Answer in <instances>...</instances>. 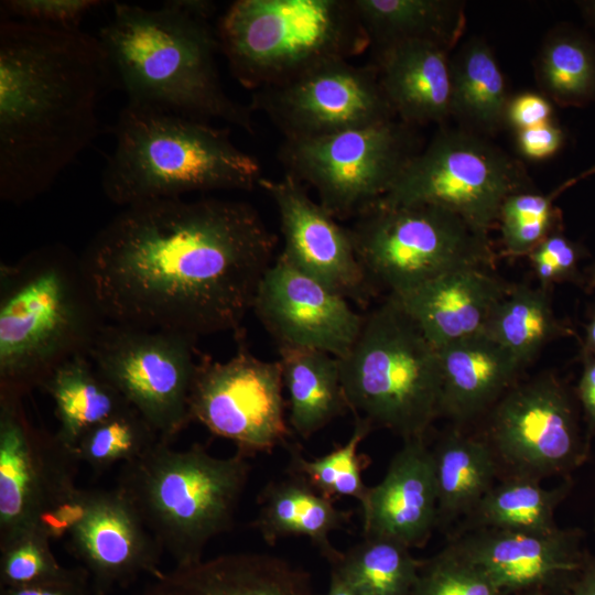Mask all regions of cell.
Returning <instances> with one entry per match:
<instances>
[{
  "label": "cell",
  "instance_id": "4316f807",
  "mask_svg": "<svg viewBox=\"0 0 595 595\" xmlns=\"http://www.w3.org/2000/svg\"><path fill=\"white\" fill-rule=\"evenodd\" d=\"M451 119L458 128L490 138L506 127L510 95L494 51L470 37L451 55Z\"/></svg>",
  "mask_w": 595,
  "mask_h": 595
},
{
  "label": "cell",
  "instance_id": "4fadbf2b",
  "mask_svg": "<svg viewBox=\"0 0 595 595\" xmlns=\"http://www.w3.org/2000/svg\"><path fill=\"white\" fill-rule=\"evenodd\" d=\"M196 342L185 334L107 322L88 357L160 440L172 443L192 422Z\"/></svg>",
  "mask_w": 595,
  "mask_h": 595
},
{
  "label": "cell",
  "instance_id": "836d02e7",
  "mask_svg": "<svg viewBox=\"0 0 595 595\" xmlns=\"http://www.w3.org/2000/svg\"><path fill=\"white\" fill-rule=\"evenodd\" d=\"M573 487L572 478L565 477L551 488L540 482L507 477L483 497L465 519V530L500 529L510 531L545 533L559 528L555 511Z\"/></svg>",
  "mask_w": 595,
  "mask_h": 595
},
{
  "label": "cell",
  "instance_id": "74e56055",
  "mask_svg": "<svg viewBox=\"0 0 595 595\" xmlns=\"http://www.w3.org/2000/svg\"><path fill=\"white\" fill-rule=\"evenodd\" d=\"M160 436L133 409L97 424L78 441L74 453L96 474L129 463L149 451Z\"/></svg>",
  "mask_w": 595,
  "mask_h": 595
},
{
  "label": "cell",
  "instance_id": "db71d44e",
  "mask_svg": "<svg viewBox=\"0 0 595 595\" xmlns=\"http://www.w3.org/2000/svg\"><path fill=\"white\" fill-rule=\"evenodd\" d=\"M594 524H595V517H594Z\"/></svg>",
  "mask_w": 595,
  "mask_h": 595
},
{
  "label": "cell",
  "instance_id": "ac0fdd59",
  "mask_svg": "<svg viewBox=\"0 0 595 595\" xmlns=\"http://www.w3.org/2000/svg\"><path fill=\"white\" fill-rule=\"evenodd\" d=\"M279 347H303L343 357L365 316L347 299L291 266L281 255L264 273L252 306Z\"/></svg>",
  "mask_w": 595,
  "mask_h": 595
},
{
  "label": "cell",
  "instance_id": "7a4b0ae2",
  "mask_svg": "<svg viewBox=\"0 0 595 595\" xmlns=\"http://www.w3.org/2000/svg\"><path fill=\"white\" fill-rule=\"evenodd\" d=\"M111 74L97 36L79 28L0 21V198L47 192L99 131Z\"/></svg>",
  "mask_w": 595,
  "mask_h": 595
},
{
  "label": "cell",
  "instance_id": "52a82bcc",
  "mask_svg": "<svg viewBox=\"0 0 595 595\" xmlns=\"http://www.w3.org/2000/svg\"><path fill=\"white\" fill-rule=\"evenodd\" d=\"M215 29L232 76L255 91L370 47L353 0H237Z\"/></svg>",
  "mask_w": 595,
  "mask_h": 595
},
{
  "label": "cell",
  "instance_id": "f6af8a7d",
  "mask_svg": "<svg viewBox=\"0 0 595 595\" xmlns=\"http://www.w3.org/2000/svg\"><path fill=\"white\" fill-rule=\"evenodd\" d=\"M553 110V104L541 93H520L509 99L506 127L517 132L552 121Z\"/></svg>",
  "mask_w": 595,
  "mask_h": 595
},
{
  "label": "cell",
  "instance_id": "ffe728a7",
  "mask_svg": "<svg viewBox=\"0 0 595 595\" xmlns=\"http://www.w3.org/2000/svg\"><path fill=\"white\" fill-rule=\"evenodd\" d=\"M577 528L532 533L500 529L465 530L450 544L478 566L502 592L564 587L581 572L588 555Z\"/></svg>",
  "mask_w": 595,
  "mask_h": 595
},
{
  "label": "cell",
  "instance_id": "603a6c76",
  "mask_svg": "<svg viewBox=\"0 0 595 595\" xmlns=\"http://www.w3.org/2000/svg\"><path fill=\"white\" fill-rule=\"evenodd\" d=\"M512 284L489 269L444 273L412 291L393 296L437 348L483 334L488 320Z\"/></svg>",
  "mask_w": 595,
  "mask_h": 595
},
{
  "label": "cell",
  "instance_id": "484cf974",
  "mask_svg": "<svg viewBox=\"0 0 595 595\" xmlns=\"http://www.w3.org/2000/svg\"><path fill=\"white\" fill-rule=\"evenodd\" d=\"M257 504L252 527L268 544L288 537H305L329 564L340 555L329 537L348 523L350 513L335 507L333 499L303 476L288 470L284 477L269 482Z\"/></svg>",
  "mask_w": 595,
  "mask_h": 595
},
{
  "label": "cell",
  "instance_id": "d590c367",
  "mask_svg": "<svg viewBox=\"0 0 595 595\" xmlns=\"http://www.w3.org/2000/svg\"><path fill=\"white\" fill-rule=\"evenodd\" d=\"M595 175V165L565 180L548 194L536 191L518 192L502 203L498 227L505 255L528 257L550 234L564 228L563 216L554 202L576 183Z\"/></svg>",
  "mask_w": 595,
  "mask_h": 595
},
{
  "label": "cell",
  "instance_id": "8d00e7d4",
  "mask_svg": "<svg viewBox=\"0 0 595 595\" xmlns=\"http://www.w3.org/2000/svg\"><path fill=\"white\" fill-rule=\"evenodd\" d=\"M374 426L363 418H355V426L347 442L326 455L307 459L296 444L288 443V470L303 476L317 491L333 499L351 497L361 505L368 488L361 477L366 456L358 448Z\"/></svg>",
  "mask_w": 595,
  "mask_h": 595
},
{
  "label": "cell",
  "instance_id": "5bb4252c",
  "mask_svg": "<svg viewBox=\"0 0 595 595\" xmlns=\"http://www.w3.org/2000/svg\"><path fill=\"white\" fill-rule=\"evenodd\" d=\"M226 361L198 354L190 392L191 421L231 441L248 457L285 446L290 425L285 416L283 378L279 360L252 355L242 338Z\"/></svg>",
  "mask_w": 595,
  "mask_h": 595
},
{
  "label": "cell",
  "instance_id": "f5cc1de1",
  "mask_svg": "<svg viewBox=\"0 0 595 595\" xmlns=\"http://www.w3.org/2000/svg\"><path fill=\"white\" fill-rule=\"evenodd\" d=\"M530 595H544V594L541 593V592H536V593H532V594H530Z\"/></svg>",
  "mask_w": 595,
  "mask_h": 595
},
{
  "label": "cell",
  "instance_id": "8992f818",
  "mask_svg": "<svg viewBox=\"0 0 595 595\" xmlns=\"http://www.w3.org/2000/svg\"><path fill=\"white\" fill-rule=\"evenodd\" d=\"M248 458L238 451L217 457L199 443L175 450L160 440L120 466L116 487L162 551L185 565L232 528L251 472Z\"/></svg>",
  "mask_w": 595,
  "mask_h": 595
},
{
  "label": "cell",
  "instance_id": "30bf717a",
  "mask_svg": "<svg viewBox=\"0 0 595 595\" xmlns=\"http://www.w3.org/2000/svg\"><path fill=\"white\" fill-rule=\"evenodd\" d=\"M524 191L533 183L520 160L488 138L442 126L378 203L435 205L489 235L504 201Z\"/></svg>",
  "mask_w": 595,
  "mask_h": 595
},
{
  "label": "cell",
  "instance_id": "9a60e30c",
  "mask_svg": "<svg viewBox=\"0 0 595 595\" xmlns=\"http://www.w3.org/2000/svg\"><path fill=\"white\" fill-rule=\"evenodd\" d=\"M79 463L30 420L22 397L0 393V543L43 527L72 500Z\"/></svg>",
  "mask_w": 595,
  "mask_h": 595
},
{
  "label": "cell",
  "instance_id": "60d3db41",
  "mask_svg": "<svg viewBox=\"0 0 595 595\" xmlns=\"http://www.w3.org/2000/svg\"><path fill=\"white\" fill-rule=\"evenodd\" d=\"M588 256L583 244L572 240L564 228L550 234L529 256L538 286L550 291L555 284L570 282L584 286L582 259Z\"/></svg>",
  "mask_w": 595,
  "mask_h": 595
},
{
  "label": "cell",
  "instance_id": "bcb514c9",
  "mask_svg": "<svg viewBox=\"0 0 595 595\" xmlns=\"http://www.w3.org/2000/svg\"><path fill=\"white\" fill-rule=\"evenodd\" d=\"M578 360L582 371L574 390L582 410L585 439L591 446L595 437V357L578 356Z\"/></svg>",
  "mask_w": 595,
  "mask_h": 595
},
{
  "label": "cell",
  "instance_id": "9c48e42d",
  "mask_svg": "<svg viewBox=\"0 0 595 595\" xmlns=\"http://www.w3.org/2000/svg\"><path fill=\"white\" fill-rule=\"evenodd\" d=\"M371 288L399 296L454 270L493 269L489 235L458 215L429 204L376 203L349 227Z\"/></svg>",
  "mask_w": 595,
  "mask_h": 595
},
{
  "label": "cell",
  "instance_id": "d6a6232c",
  "mask_svg": "<svg viewBox=\"0 0 595 595\" xmlns=\"http://www.w3.org/2000/svg\"><path fill=\"white\" fill-rule=\"evenodd\" d=\"M542 95L561 107L583 108L595 102V37L563 23L544 39L534 64Z\"/></svg>",
  "mask_w": 595,
  "mask_h": 595
},
{
  "label": "cell",
  "instance_id": "ab89813d",
  "mask_svg": "<svg viewBox=\"0 0 595 595\" xmlns=\"http://www.w3.org/2000/svg\"><path fill=\"white\" fill-rule=\"evenodd\" d=\"M501 592L475 564L451 544L421 562L412 595H500Z\"/></svg>",
  "mask_w": 595,
  "mask_h": 595
},
{
  "label": "cell",
  "instance_id": "f907efd6",
  "mask_svg": "<svg viewBox=\"0 0 595 595\" xmlns=\"http://www.w3.org/2000/svg\"><path fill=\"white\" fill-rule=\"evenodd\" d=\"M325 595H359L335 572H329V583Z\"/></svg>",
  "mask_w": 595,
  "mask_h": 595
},
{
  "label": "cell",
  "instance_id": "8fae6325",
  "mask_svg": "<svg viewBox=\"0 0 595 595\" xmlns=\"http://www.w3.org/2000/svg\"><path fill=\"white\" fill-rule=\"evenodd\" d=\"M414 127L398 118L306 140H284L279 159L315 188L335 219L357 217L378 203L422 150Z\"/></svg>",
  "mask_w": 595,
  "mask_h": 595
},
{
  "label": "cell",
  "instance_id": "7c38bea8",
  "mask_svg": "<svg viewBox=\"0 0 595 595\" xmlns=\"http://www.w3.org/2000/svg\"><path fill=\"white\" fill-rule=\"evenodd\" d=\"M486 415L482 436L504 478H565L589 456L575 390L553 372L517 382Z\"/></svg>",
  "mask_w": 595,
  "mask_h": 595
},
{
  "label": "cell",
  "instance_id": "4dcf8cb0",
  "mask_svg": "<svg viewBox=\"0 0 595 595\" xmlns=\"http://www.w3.org/2000/svg\"><path fill=\"white\" fill-rule=\"evenodd\" d=\"M42 390L54 403L55 434L72 451L90 429L132 408L85 355L60 366Z\"/></svg>",
  "mask_w": 595,
  "mask_h": 595
},
{
  "label": "cell",
  "instance_id": "5b68a950",
  "mask_svg": "<svg viewBox=\"0 0 595 595\" xmlns=\"http://www.w3.org/2000/svg\"><path fill=\"white\" fill-rule=\"evenodd\" d=\"M113 134L100 183L121 207L193 192L251 191L263 178L259 161L206 120L127 104Z\"/></svg>",
  "mask_w": 595,
  "mask_h": 595
},
{
  "label": "cell",
  "instance_id": "7402d4cb",
  "mask_svg": "<svg viewBox=\"0 0 595 595\" xmlns=\"http://www.w3.org/2000/svg\"><path fill=\"white\" fill-rule=\"evenodd\" d=\"M134 595H320L310 574L261 552L220 554L174 565L152 576Z\"/></svg>",
  "mask_w": 595,
  "mask_h": 595
},
{
  "label": "cell",
  "instance_id": "3957f363",
  "mask_svg": "<svg viewBox=\"0 0 595 595\" xmlns=\"http://www.w3.org/2000/svg\"><path fill=\"white\" fill-rule=\"evenodd\" d=\"M214 8L202 0H169L156 9L116 3L97 37L127 104L219 119L253 133L252 110L231 99L219 78Z\"/></svg>",
  "mask_w": 595,
  "mask_h": 595
},
{
  "label": "cell",
  "instance_id": "f35d334b",
  "mask_svg": "<svg viewBox=\"0 0 595 595\" xmlns=\"http://www.w3.org/2000/svg\"><path fill=\"white\" fill-rule=\"evenodd\" d=\"M51 541L50 533L39 526L0 543L1 587L30 585L60 575L65 566L55 558Z\"/></svg>",
  "mask_w": 595,
  "mask_h": 595
},
{
  "label": "cell",
  "instance_id": "ba28073f",
  "mask_svg": "<svg viewBox=\"0 0 595 595\" xmlns=\"http://www.w3.org/2000/svg\"><path fill=\"white\" fill-rule=\"evenodd\" d=\"M338 361L355 418L403 441L426 437L440 418V354L396 298L387 295L365 315L359 335Z\"/></svg>",
  "mask_w": 595,
  "mask_h": 595
},
{
  "label": "cell",
  "instance_id": "e575fe53",
  "mask_svg": "<svg viewBox=\"0 0 595 595\" xmlns=\"http://www.w3.org/2000/svg\"><path fill=\"white\" fill-rule=\"evenodd\" d=\"M420 563L398 541L364 537L329 565L359 595H412Z\"/></svg>",
  "mask_w": 595,
  "mask_h": 595
},
{
  "label": "cell",
  "instance_id": "d4e9b609",
  "mask_svg": "<svg viewBox=\"0 0 595 595\" xmlns=\"http://www.w3.org/2000/svg\"><path fill=\"white\" fill-rule=\"evenodd\" d=\"M439 354L440 416L458 428L487 414L522 371L518 361L484 333L444 346Z\"/></svg>",
  "mask_w": 595,
  "mask_h": 595
},
{
  "label": "cell",
  "instance_id": "7bdbcfd3",
  "mask_svg": "<svg viewBox=\"0 0 595 595\" xmlns=\"http://www.w3.org/2000/svg\"><path fill=\"white\" fill-rule=\"evenodd\" d=\"M1 595H93V591L87 571L78 565L39 583L1 587Z\"/></svg>",
  "mask_w": 595,
  "mask_h": 595
},
{
  "label": "cell",
  "instance_id": "816d5d0a",
  "mask_svg": "<svg viewBox=\"0 0 595 595\" xmlns=\"http://www.w3.org/2000/svg\"><path fill=\"white\" fill-rule=\"evenodd\" d=\"M584 286L588 292L595 289V262L584 273Z\"/></svg>",
  "mask_w": 595,
  "mask_h": 595
},
{
  "label": "cell",
  "instance_id": "c3c4849f",
  "mask_svg": "<svg viewBox=\"0 0 595 595\" xmlns=\"http://www.w3.org/2000/svg\"><path fill=\"white\" fill-rule=\"evenodd\" d=\"M578 356L595 357V304L592 306L584 325V336Z\"/></svg>",
  "mask_w": 595,
  "mask_h": 595
},
{
  "label": "cell",
  "instance_id": "6da1fadb",
  "mask_svg": "<svg viewBox=\"0 0 595 595\" xmlns=\"http://www.w3.org/2000/svg\"><path fill=\"white\" fill-rule=\"evenodd\" d=\"M274 247L248 203L172 197L122 207L79 256L108 322L198 339L242 335Z\"/></svg>",
  "mask_w": 595,
  "mask_h": 595
},
{
  "label": "cell",
  "instance_id": "277c9868",
  "mask_svg": "<svg viewBox=\"0 0 595 595\" xmlns=\"http://www.w3.org/2000/svg\"><path fill=\"white\" fill-rule=\"evenodd\" d=\"M82 266L62 244L0 263V393L24 398L67 360L88 356L107 323Z\"/></svg>",
  "mask_w": 595,
  "mask_h": 595
},
{
  "label": "cell",
  "instance_id": "cb8c5ba5",
  "mask_svg": "<svg viewBox=\"0 0 595 595\" xmlns=\"http://www.w3.org/2000/svg\"><path fill=\"white\" fill-rule=\"evenodd\" d=\"M372 52V65L394 116L412 127L445 126L451 119V52L420 40L391 43Z\"/></svg>",
  "mask_w": 595,
  "mask_h": 595
},
{
  "label": "cell",
  "instance_id": "e0dca14e",
  "mask_svg": "<svg viewBox=\"0 0 595 595\" xmlns=\"http://www.w3.org/2000/svg\"><path fill=\"white\" fill-rule=\"evenodd\" d=\"M46 528L52 539L67 536L68 550L89 575L93 595H109L143 574L161 573L162 549L116 486L79 488Z\"/></svg>",
  "mask_w": 595,
  "mask_h": 595
},
{
  "label": "cell",
  "instance_id": "1f68e13d",
  "mask_svg": "<svg viewBox=\"0 0 595 595\" xmlns=\"http://www.w3.org/2000/svg\"><path fill=\"white\" fill-rule=\"evenodd\" d=\"M484 334L506 349L523 369L550 342L575 333L556 316L550 291L512 284L494 309Z\"/></svg>",
  "mask_w": 595,
  "mask_h": 595
},
{
  "label": "cell",
  "instance_id": "7dc6e473",
  "mask_svg": "<svg viewBox=\"0 0 595 595\" xmlns=\"http://www.w3.org/2000/svg\"><path fill=\"white\" fill-rule=\"evenodd\" d=\"M567 595H595V554H588L585 563L567 589Z\"/></svg>",
  "mask_w": 595,
  "mask_h": 595
},
{
  "label": "cell",
  "instance_id": "44dd1931",
  "mask_svg": "<svg viewBox=\"0 0 595 595\" xmlns=\"http://www.w3.org/2000/svg\"><path fill=\"white\" fill-rule=\"evenodd\" d=\"M364 537L421 548L437 526V490L432 451L425 437L403 441L383 478L360 505Z\"/></svg>",
  "mask_w": 595,
  "mask_h": 595
},
{
  "label": "cell",
  "instance_id": "ee69618b",
  "mask_svg": "<svg viewBox=\"0 0 595 595\" xmlns=\"http://www.w3.org/2000/svg\"><path fill=\"white\" fill-rule=\"evenodd\" d=\"M566 133L554 120L516 132L519 153L541 161L555 155L565 144Z\"/></svg>",
  "mask_w": 595,
  "mask_h": 595
},
{
  "label": "cell",
  "instance_id": "f546056e",
  "mask_svg": "<svg viewBox=\"0 0 595 595\" xmlns=\"http://www.w3.org/2000/svg\"><path fill=\"white\" fill-rule=\"evenodd\" d=\"M370 48L420 40L452 51L466 26L465 4L455 0H353Z\"/></svg>",
  "mask_w": 595,
  "mask_h": 595
},
{
  "label": "cell",
  "instance_id": "f1b7e54d",
  "mask_svg": "<svg viewBox=\"0 0 595 595\" xmlns=\"http://www.w3.org/2000/svg\"><path fill=\"white\" fill-rule=\"evenodd\" d=\"M437 490V524L469 516L500 474L482 435L455 426L431 448Z\"/></svg>",
  "mask_w": 595,
  "mask_h": 595
},
{
  "label": "cell",
  "instance_id": "681fc988",
  "mask_svg": "<svg viewBox=\"0 0 595 595\" xmlns=\"http://www.w3.org/2000/svg\"><path fill=\"white\" fill-rule=\"evenodd\" d=\"M582 19L584 20L589 33L595 37V0L576 1Z\"/></svg>",
  "mask_w": 595,
  "mask_h": 595
},
{
  "label": "cell",
  "instance_id": "b9f144b4",
  "mask_svg": "<svg viewBox=\"0 0 595 595\" xmlns=\"http://www.w3.org/2000/svg\"><path fill=\"white\" fill-rule=\"evenodd\" d=\"M104 2L99 0H4L1 20H18L57 28H79L80 21Z\"/></svg>",
  "mask_w": 595,
  "mask_h": 595
},
{
  "label": "cell",
  "instance_id": "83f0119b",
  "mask_svg": "<svg viewBox=\"0 0 595 595\" xmlns=\"http://www.w3.org/2000/svg\"><path fill=\"white\" fill-rule=\"evenodd\" d=\"M290 428L309 439L349 411L338 358L318 349L279 347Z\"/></svg>",
  "mask_w": 595,
  "mask_h": 595
},
{
  "label": "cell",
  "instance_id": "2e32d148",
  "mask_svg": "<svg viewBox=\"0 0 595 595\" xmlns=\"http://www.w3.org/2000/svg\"><path fill=\"white\" fill-rule=\"evenodd\" d=\"M249 107L262 111L285 140L314 139L397 118L375 66L347 60L326 62L260 88Z\"/></svg>",
  "mask_w": 595,
  "mask_h": 595
},
{
  "label": "cell",
  "instance_id": "d6986e66",
  "mask_svg": "<svg viewBox=\"0 0 595 595\" xmlns=\"http://www.w3.org/2000/svg\"><path fill=\"white\" fill-rule=\"evenodd\" d=\"M259 187L279 214L284 240L280 255L347 300L367 302L374 289L356 256L349 228L340 226L290 174L279 180L263 177Z\"/></svg>",
  "mask_w": 595,
  "mask_h": 595
}]
</instances>
